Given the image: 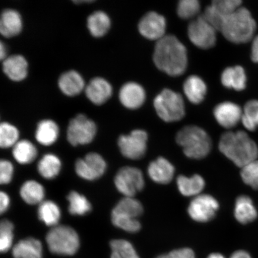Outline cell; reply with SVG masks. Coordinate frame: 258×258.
<instances>
[{
  "mask_svg": "<svg viewBox=\"0 0 258 258\" xmlns=\"http://www.w3.org/2000/svg\"><path fill=\"white\" fill-rule=\"evenodd\" d=\"M148 175L154 182L167 184L175 175V167L164 157H158L151 162L147 169Z\"/></svg>",
  "mask_w": 258,
  "mask_h": 258,
  "instance_id": "9a60e30c",
  "label": "cell"
},
{
  "mask_svg": "<svg viewBox=\"0 0 258 258\" xmlns=\"http://www.w3.org/2000/svg\"><path fill=\"white\" fill-rule=\"evenodd\" d=\"M14 225L8 219H3L0 224V251L7 252L12 247L14 240Z\"/></svg>",
  "mask_w": 258,
  "mask_h": 258,
  "instance_id": "8d00e7d4",
  "label": "cell"
},
{
  "mask_svg": "<svg viewBox=\"0 0 258 258\" xmlns=\"http://www.w3.org/2000/svg\"><path fill=\"white\" fill-rule=\"evenodd\" d=\"M46 243L51 253L72 256L80 247V238L74 229L67 225H57L48 232Z\"/></svg>",
  "mask_w": 258,
  "mask_h": 258,
  "instance_id": "5b68a950",
  "label": "cell"
},
{
  "mask_svg": "<svg viewBox=\"0 0 258 258\" xmlns=\"http://www.w3.org/2000/svg\"><path fill=\"white\" fill-rule=\"evenodd\" d=\"M6 56V48L3 44V42L0 43V57L1 59H5Z\"/></svg>",
  "mask_w": 258,
  "mask_h": 258,
  "instance_id": "7dc6e473",
  "label": "cell"
},
{
  "mask_svg": "<svg viewBox=\"0 0 258 258\" xmlns=\"http://www.w3.org/2000/svg\"><path fill=\"white\" fill-rule=\"evenodd\" d=\"M230 258H253L249 252L244 250H238L231 254Z\"/></svg>",
  "mask_w": 258,
  "mask_h": 258,
  "instance_id": "bcb514c9",
  "label": "cell"
},
{
  "mask_svg": "<svg viewBox=\"0 0 258 258\" xmlns=\"http://www.w3.org/2000/svg\"><path fill=\"white\" fill-rule=\"evenodd\" d=\"M188 35L189 40L195 46L203 49L214 47L217 41V30L202 15L190 22Z\"/></svg>",
  "mask_w": 258,
  "mask_h": 258,
  "instance_id": "30bf717a",
  "label": "cell"
},
{
  "mask_svg": "<svg viewBox=\"0 0 258 258\" xmlns=\"http://www.w3.org/2000/svg\"><path fill=\"white\" fill-rule=\"evenodd\" d=\"M240 175L244 183L254 189H258V160L242 167Z\"/></svg>",
  "mask_w": 258,
  "mask_h": 258,
  "instance_id": "74e56055",
  "label": "cell"
},
{
  "mask_svg": "<svg viewBox=\"0 0 258 258\" xmlns=\"http://www.w3.org/2000/svg\"><path fill=\"white\" fill-rule=\"evenodd\" d=\"M219 208L217 199L209 195H200L190 202L188 214L192 220L205 223L212 220Z\"/></svg>",
  "mask_w": 258,
  "mask_h": 258,
  "instance_id": "8fae6325",
  "label": "cell"
},
{
  "mask_svg": "<svg viewBox=\"0 0 258 258\" xmlns=\"http://www.w3.org/2000/svg\"><path fill=\"white\" fill-rule=\"evenodd\" d=\"M243 112L239 105L227 101L215 106L214 115L219 125L226 128H232L241 121Z\"/></svg>",
  "mask_w": 258,
  "mask_h": 258,
  "instance_id": "5bb4252c",
  "label": "cell"
},
{
  "mask_svg": "<svg viewBox=\"0 0 258 258\" xmlns=\"http://www.w3.org/2000/svg\"><path fill=\"white\" fill-rule=\"evenodd\" d=\"M148 134L141 129H137L127 135H121L118 140L119 149L127 159L137 160L142 159L147 150Z\"/></svg>",
  "mask_w": 258,
  "mask_h": 258,
  "instance_id": "9c48e42d",
  "label": "cell"
},
{
  "mask_svg": "<svg viewBox=\"0 0 258 258\" xmlns=\"http://www.w3.org/2000/svg\"><path fill=\"white\" fill-rule=\"evenodd\" d=\"M14 167L11 161L2 160L0 161V183L2 185L8 184L12 181L14 176Z\"/></svg>",
  "mask_w": 258,
  "mask_h": 258,
  "instance_id": "b9f144b4",
  "label": "cell"
},
{
  "mask_svg": "<svg viewBox=\"0 0 258 258\" xmlns=\"http://www.w3.org/2000/svg\"><path fill=\"white\" fill-rule=\"evenodd\" d=\"M59 136V127L55 122L51 120L41 121L35 131V138L38 143L49 146L57 141Z\"/></svg>",
  "mask_w": 258,
  "mask_h": 258,
  "instance_id": "4316f807",
  "label": "cell"
},
{
  "mask_svg": "<svg viewBox=\"0 0 258 258\" xmlns=\"http://www.w3.org/2000/svg\"><path fill=\"white\" fill-rule=\"evenodd\" d=\"M143 206L138 200L124 197L112 209L111 216L134 221L138 220V218L143 215Z\"/></svg>",
  "mask_w": 258,
  "mask_h": 258,
  "instance_id": "e0dca14e",
  "label": "cell"
},
{
  "mask_svg": "<svg viewBox=\"0 0 258 258\" xmlns=\"http://www.w3.org/2000/svg\"><path fill=\"white\" fill-rule=\"evenodd\" d=\"M60 217V208L55 202L46 201L40 203L38 209V217L47 227L58 225Z\"/></svg>",
  "mask_w": 258,
  "mask_h": 258,
  "instance_id": "f546056e",
  "label": "cell"
},
{
  "mask_svg": "<svg viewBox=\"0 0 258 258\" xmlns=\"http://www.w3.org/2000/svg\"><path fill=\"white\" fill-rule=\"evenodd\" d=\"M146 94L140 85L135 82H128L122 86L119 93L120 101L125 107L137 109L143 105Z\"/></svg>",
  "mask_w": 258,
  "mask_h": 258,
  "instance_id": "2e32d148",
  "label": "cell"
},
{
  "mask_svg": "<svg viewBox=\"0 0 258 258\" xmlns=\"http://www.w3.org/2000/svg\"><path fill=\"white\" fill-rule=\"evenodd\" d=\"M111 258H140L133 245L123 239L112 240L110 242Z\"/></svg>",
  "mask_w": 258,
  "mask_h": 258,
  "instance_id": "e575fe53",
  "label": "cell"
},
{
  "mask_svg": "<svg viewBox=\"0 0 258 258\" xmlns=\"http://www.w3.org/2000/svg\"><path fill=\"white\" fill-rule=\"evenodd\" d=\"M58 85L64 95L73 96L82 91L85 88V81L78 72L72 70L60 77Z\"/></svg>",
  "mask_w": 258,
  "mask_h": 258,
  "instance_id": "484cf974",
  "label": "cell"
},
{
  "mask_svg": "<svg viewBox=\"0 0 258 258\" xmlns=\"http://www.w3.org/2000/svg\"><path fill=\"white\" fill-rule=\"evenodd\" d=\"M241 3L240 0H215L211 5L219 14L226 17L239 9Z\"/></svg>",
  "mask_w": 258,
  "mask_h": 258,
  "instance_id": "ab89813d",
  "label": "cell"
},
{
  "mask_svg": "<svg viewBox=\"0 0 258 258\" xmlns=\"http://www.w3.org/2000/svg\"><path fill=\"white\" fill-rule=\"evenodd\" d=\"M156 258H195V253L189 248L174 250L169 253L161 254Z\"/></svg>",
  "mask_w": 258,
  "mask_h": 258,
  "instance_id": "7bdbcfd3",
  "label": "cell"
},
{
  "mask_svg": "<svg viewBox=\"0 0 258 258\" xmlns=\"http://www.w3.org/2000/svg\"><path fill=\"white\" fill-rule=\"evenodd\" d=\"M202 15L216 30L221 31L225 17L219 14L212 5L206 8Z\"/></svg>",
  "mask_w": 258,
  "mask_h": 258,
  "instance_id": "60d3db41",
  "label": "cell"
},
{
  "mask_svg": "<svg viewBox=\"0 0 258 258\" xmlns=\"http://www.w3.org/2000/svg\"><path fill=\"white\" fill-rule=\"evenodd\" d=\"M251 58L254 62L258 63V35L254 38L251 44Z\"/></svg>",
  "mask_w": 258,
  "mask_h": 258,
  "instance_id": "f6af8a7d",
  "label": "cell"
},
{
  "mask_svg": "<svg viewBox=\"0 0 258 258\" xmlns=\"http://www.w3.org/2000/svg\"><path fill=\"white\" fill-rule=\"evenodd\" d=\"M111 21L104 12L96 11L88 18V27L90 33L96 37L105 35L110 27Z\"/></svg>",
  "mask_w": 258,
  "mask_h": 258,
  "instance_id": "1f68e13d",
  "label": "cell"
},
{
  "mask_svg": "<svg viewBox=\"0 0 258 258\" xmlns=\"http://www.w3.org/2000/svg\"><path fill=\"white\" fill-rule=\"evenodd\" d=\"M176 141L189 159H204L212 149L211 137L205 130L196 125H186L180 129L176 135Z\"/></svg>",
  "mask_w": 258,
  "mask_h": 258,
  "instance_id": "277c9868",
  "label": "cell"
},
{
  "mask_svg": "<svg viewBox=\"0 0 258 258\" xmlns=\"http://www.w3.org/2000/svg\"><path fill=\"white\" fill-rule=\"evenodd\" d=\"M69 202V211L70 214L84 216L92 211L91 203L85 196L75 191H71L67 196Z\"/></svg>",
  "mask_w": 258,
  "mask_h": 258,
  "instance_id": "d6a6232c",
  "label": "cell"
},
{
  "mask_svg": "<svg viewBox=\"0 0 258 258\" xmlns=\"http://www.w3.org/2000/svg\"><path fill=\"white\" fill-rule=\"evenodd\" d=\"M12 154L19 164H28L36 159L37 150L31 142L22 140L18 141L13 147Z\"/></svg>",
  "mask_w": 258,
  "mask_h": 258,
  "instance_id": "4dcf8cb0",
  "label": "cell"
},
{
  "mask_svg": "<svg viewBox=\"0 0 258 258\" xmlns=\"http://www.w3.org/2000/svg\"><path fill=\"white\" fill-rule=\"evenodd\" d=\"M10 204H11V199L7 193L3 191L0 192V212L1 214H4L8 211Z\"/></svg>",
  "mask_w": 258,
  "mask_h": 258,
  "instance_id": "ee69618b",
  "label": "cell"
},
{
  "mask_svg": "<svg viewBox=\"0 0 258 258\" xmlns=\"http://www.w3.org/2000/svg\"><path fill=\"white\" fill-rule=\"evenodd\" d=\"M97 128L94 121L83 114H79L70 121L67 140L73 146L89 144L96 136Z\"/></svg>",
  "mask_w": 258,
  "mask_h": 258,
  "instance_id": "ba28073f",
  "label": "cell"
},
{
  "mask_svg": "<svg viewBox=\"0 0 258 258\" xmlns=\"http://www.w3.org/2000/svg\"><path fill=\"white\" fill-rule=\"evenodd\" d=\"M201 9L198 0H180L177 5V13L180 18L188 19L195 17Z\"/></svg>",
  "mask_w": 258,
  "mask_h": 258,
  "instance_id": "f35d334b",
  "label": "cell"
},
{
  "mask_svg": "<svg viewBox=\"0 0 258 258\" xmlns=\"http://www.w3.org/2000/svg\"><path fill=\"white\" fill-rule=\"evenodd\" d=\"M241 122L249 131H255L258 127V101L251 100L245 105Z\"/></svg>",
  "mask_w": 258,
  "mask_h": 258,
  "instance_id": "836d02e7",
  "label": "cell"
},
{
  "mask_svg": "<svg viewBox=\"0 0 258 258\" xmlns=\"http://www.w3.org/2000/svg\"><path fill=\"white\" fill-rule=\"evenodd\" d=\"M218 148L226 157L240 168L257 160V145L244 131L225 132L221 137Z\"/></svg>",
  "mask_w": 258,
  "mask_h": 258,
  "instance_id": "7a4b0ae2",
  "label": "cell"
},
{
  "mask_svg": "<svg viewBox=\"0 0 258 258\" xmlns=\"http://www.w3.org/2000/svg\"><path fill=\"white\" fill-rule=\"evenodd\" d=\"M256 28V22L250 12L240 7L226 16L221 32L226 39L233 43L241 44L252 39Z\"/></svg>",
  "mask_w": 258,
  "mask_h": 258,
  "instance_id": "3957f363",
  "label": "cell"
},
{
  "mask_svg": "<svg viewBox=\"0 0 258 258\" xmlns=\"http://www.w3.org/2000/svg\"><path fill=\"white\" fill-rule=\"evenodd\" d=\"M234 217L240 224L246 225L253 222L257 218V210L249 196H238L235 201Z\"/></svg>",
  "mask_w": 258,
  "mask_h": 258,
  "instance_id": "d6986e66",
  "label": "cell"
},
{
  "mask_svg": "<svg viewBox=\"0 0 258 258\" xmlns=\"http://www.w3.org/2000/svg\"><path fill=\"white\" fill-rule=\"evenodd\" d=\"M20 195L28 205L40 204L45 196L44 186L34 180H29L23 183L20 189Z\"/></svg>",
  "mask_w": 258,
  "mask_h": 258,
  "instance_id": "83f0119b",
  "label": "cell"
},
{
  "mask_svg": "<svg viewBox=\"0 0 258 258\" xmlns=\"http://www.w3.org/2000/svg\"><path fill=\"white\" fill-rule=\"evenodd\" d=\"M221 80L225 88L237 91L244 90L246 86V73L240 66L227 68L221 74Z\"/></svg>",
  "mask_w": 258,
  "mask_h": 258,
  "instance_id": "d4e9b609",
  "label": "cell"
},
{
  "mask_svg": "<svg viewBox=\"0 0 258 258\" xmlns=\"http://www.w3.org/2000/svg\"><path fill=\"white\" fill-rule=\"evenodd\" d=\"M154 106L158 115L166 122L179 121L185 114L182 96L168 89H164L156 97Z\"/></svg>",
  "mask_w": 258,
  "mask_h": 258,
  "instance_id": "8992f818",
  "label": "cell"
},
{
  "mask_svg": "<svg viewBox=\"0 0 258 258\" xmlns=\"http://www.w3.org/2000/svg\"><path fill=\"white\" fill-rule=\"evenodd\" d=\"M22 27V19L17 11L13 9H6L2 12L0 19V32L3 36H15L21 32Z\"/></svg>",
  "mask_w": 258,
  "mask_h": 258,
  "instance_id": "7402d4cb",
  "label": "cell"
},
{
  "mask_svg": "<svg viewBox=\"0 0 258 258\" xmlns=\"http://www.w3.org/2000/svg\"><path fill=\"white\" fill-rule=\"evenodd\" d=\"M207 258H225L222 254L219 253H213L209 254Z\"/></svg>",
  "mask_w": 258,
  "mask_h": 258,
  "instance_id": "c3c4849f",
  "label": "cell"
},
{
  "mask_svg": "<svg viewBox=\"0 0 258 258\" xmlns=\"http://www.w3.org/2000/svg\"><path fill=\"white\" fill-rule=\"evenodd\" d=\"M179 191L185 197H196L204 189L206 183L203 177L198 174L191 177L179 175L176 180Z\"/></svg>",
  "mask_w": 258,
  "mask_h": 258,
  "instance_id": "cb8c5ba5",
  "label": "cell"
},
{
  "mask_svg": "<svg viewBox=\"0 0 258 258\" xmlns=\"http://www.w3.org/2000/svg\"><path fill=\"white\" fill-rule=\"evenodd\" d=\"M19 133L18 128L9 122L0 124V146L2 148L14 147L18 143Z\"/></svg>",
  "mask_w": 258,
  "mask_h": 258,
  "instance_id": "d590c367",
  "label": "cell"
},
{
  "mask_svg": "<svg viewBox=\"0 0 258 258\" xmlns=\"http://www.w3.org/2000/svg\"><path fill=\"white\" fill-rule=\"evenodd\" d=\"M27 69V61L19 54L6 57L3 62V72L10 79L15 82H19L25 78Z\"/></svg>",
  "mask_w": 258,
  "mask_h": 258,
  "instance_id": "ffe728a7",
  "label": "cell"
},
{
  "mask_svg": "<svg viewBox=\"0 0 258 258\" xmlns=\"http://www.w3.org/2000/svg\"><path fill=\"white\" fill-rule=\"evenodd\" d=\"M112 87L107 81L96 77L89 83L86 88V95L90 101L96 105H102L110 98Z\"/></svg>",
  "mask_w": 258,
  "mask_h": 258,
  "instance_id": "ac0fdd59",
  "label": "cell"
},
{
  "mask_svg": "<svg viewBox=\"0 0 258 258\" xmlns=\"http://www.w3.org/2000/svg\"><path fill=\"white\" fill-rule=\"evenodd\" d=\"M183 88L186 98L195 104L201 103L207 92L206 83L198 76H189L183 83Z\"/></svg>",
  "mask_w": 258,
  "mask_h": 258,
  "instance_id": "603a6c76",
  "label": "cell"
},
{
  "mask_svg": "<svg viewBox=\"0 0 258 258\" xmlns=\"http://www.w3.org/2000/svg\"><path fill=\"white\" fill-rule=\"evenodd\" d=\"M107 167L106 161L101 155L90 153L83 159L76 161L75 170L81 178L93 181L104 175Z\"/></svg>",
  "mask_w": 258,
  "mask_h": 258,
  "instance_id": "7c38bea8",
  "label": "cell"
},
{
  "mask_svg": "<svg viewBox=\"0 0 258 258\" xmlns=\"http://www.w3.org/2000/svg\"><path fill=\"white\" fill-rule=\"evenodd\" d=\"M12 254L14 258H43V247L40 240L27 238L15 245Z\"/></svg>",
  "mask_w": 258,
  "mask_h": 258,
  "instance_id": "44dd1931",
  "label": "cell"
},
{
  "mask_svg": "<svg viewBox=\"0 0 258 258\" xmlns=\"http://www.w3.org/2000/svg\"><path fill=\"white\" fill-rule=\"evenodd\" d=\"M62 163L59 157L53 154H47L38 162L37 170L43 178L50 180L59 175Z\"/></svg>",
  "mask_w": 258,
  "mask_h": 258,
  "instance_id": "f1b7e54d",
  "label": "cell"
},
{
  "mask_svg": "<svg viewBox=\"0 0 258 258\" xmlns=\"http://www.w3.org/2000/svg\"><path fill=\"white\" fill-rule=\"evenodd\" d=\"M153 60L162 72L170 76H179L184 73L188 63L186 47L175 35H166L157 42Z\"/></svg>",
  "mask_w": 258,
  "mask_h": 258,
  "instance_id": "6da1fadb",
  "label": "cell"
},
{
  "mask_svg": "<svg viewBox=\"0 0 258 258\" xmlns=\"http://www.w3.org/2000/svg\"><path fill=\"white\" fill-rule=\"evenodd\" d=\"M138 28L147 39L159 40L166 35V19L156 12H148L139 22Z\"/></svg>",
  "mask_w": 258,
  "mask_h": 258,
  "instance_id": "4fadbf2b",
  "label": "cell"
},
{
  "mask_svg": "<svg viewBox=\"0 0 258 258\" xmlns=\"http://www.w3.org/2000/svg\"><path fill=\"white\" fill-rule=\"evenodd\" d=\"M114 184L118 191L124 197L134 198L144 188L143 173L137 167H122L116 174Z\"/></svg>",
  "mask_w": 258,
  "mask_h": 258,
  "instance_id": "52a82bcc",
  "label": "cell"
}]
</instances>
